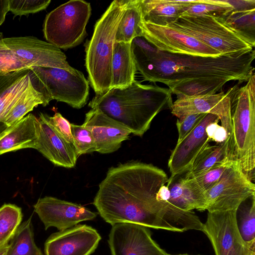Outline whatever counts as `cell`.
Listing matches in <instances>:
<instances>
[{"mask_svg":"<svg viewBox=\"0 0 255 255\" xmlns=\"http://www.w3.org/2000/svg\"><path fill=\"white\" fill-rule=\"evenodd\" d=\"M229 138L214 145L209 144L198 154L185 177L192 178L209 170L216 165L227 162Z\"/></svg>","mask_w":255,"mask_h":255,"instance_id":"cell-26","label":"cell"},{"mask_svg":"<svg viewBox=\"0 0 255 255\" xmlns=\"http://www.w3.org/2000/svg\"><path fill=\"white\" fill-rule=\"evenodd\" d=\"M141 0H128L117 30L116 42L131 43L135 38L141 37Z\"/></svg>","mask_w":255,"mask_h":255,"instance_id":"cell-27","label":"cell"},{"mask_svg":"<svg viewBox=\"0 0 255 255\" xmlns=\"http://www.w3.org/2000/svg\"><path fill=\"white\" fill-rule=\"evenodd\" d=\"M22 219L21 209L16 205L4 204L0 208V246L10 241Z\"/></svg>","mask_w":255,"mask_h":255,"instance_id":"cell-32","label":"cell"},{"mask_svg":"<svg viewBox=\"0 0 255 255\" xmlns=\"http://www.w3.org/2000/svg\"><path fill=\"white\" fill-rule=\"evenodd\" d=\"M236 221L243 240L255 248V195L239 206L236 210Z\"/></svg>","mask_w":255,"mask_h":255,"instance_id":"cell-31","label":"cell"},{"mask_svg":"<svg viewBox=\"0 0 255 255\" xmlns=\"http://www.w3.org/2000/svg\"><path fill=\"white\" fill-rule=\"evenodd\" d=\"M131 43L115 42L112 61L111 89H124L135 81L136 72Z\"/></svg>","mask_w":255,"mask_h":255,"instance_id":"cell-23","label":"cell"},{"mask_svg":"<svg viewBox=\"0 0 255 255\" xmlns=\"http://www.w3.org/2000/svg\"><path fill=\"white\" fill-rule=\"evenodd\" d=\"M9 242H6L0 246V255H6L9 247Z\"/></svg>","mask_w":255,"mask_h":255,"instance_id":"cell-42","label":"cell"},{"mask_svg":"<svg viewBox=\"0 0 255 255\" xmlns=\"http://www.w3.org/2000/svg\"><path fill=\"white\" fill-rule=\"evenodd\" d=\"M181 15H209L220 18L233 9L227 0H180Z\"/></svg>","mask_w":255,"mask_h":255,"instance_id":"cell-30","label":"cell"},{"mask_svg":"<svg viewBox=\"0 0 255 255\" xmlns=\"http://www.w3.org/2000/svg\"><path fill=\"white\" fill-rule=\"evenodd\" d=\"M218 122L212 123L206 128V133L210 139L217 143L224 141L228 135L226 129L218 124Z\"/></svg>","mask_w":255,"mask_h":255,"instance_id":"cell-39","label":"cell"},{"mask_svg":"<svg viewBox=\"0 0 255 255\" xmlns=\"http://www.w3.org/2000/svg\"><path fill=\"white\" fill-rule=\"evenodd\" d=\"M167 183L170 191V197L167 202L184 211L206 210L205 194L197 188L189 178L184 177L176 180L174 177L168 180Z\"/></svg>","mask_w":255,"mask_h":255,"instance_id":"cell-22","label":"cell"},{"mask_svg":"<svg viewBox=\"0 0 255 255\" xmlns=\"http://www.w3.org/2000/svg\"><path fill=\"white\" fill-rule=\"evenodd\" d=\"M141 37L158 51L173 54L216 57L221 55L194 37L173 28L142 21L139 24Z\"/></svg>","mask_w":255,"mask_h":255,"instance_id":"cell-11","label":"cell"},{"mask_svg":"<svg viewBox=\"0 0 255 255\" xmlns=\"http://www.w3.org/2000/svg\"><path fill=\"white\" fill-rule=\"evenodd\" d=\"M255 195V185L231 162L218 183L205 194L208 212L237 210L242 203Z\"/></svg>","mask_w":255,"mask_h":255,"instance_id":"cell-9","label":"cell"},{"mask_svg":"<svg viewBox=\"0 0 255 255\" xmlns=\"http://www.w3.org/2000/svg\"><path fill=\"white\" fill-rule=\"evenodd\" d=\"M101 237L97 230L86 224H78L51 234L44 244L45 255H91Z\"/></svg>","mask_w":255,"mask_h":255,"instance_id":"cell-16","label":"cell"},{"mask_svg":"<svg viewBox=\"0 0 255 255\" xmlns=\"http://www.w3.org/2000/svg\"><path fill=\"white\" fill-rule=\"evenodd\" d=\"M128 0L113 1L96 22L86 45L85 66L96 95L111 89L112 61L117 30Z\"/></svg>","mask_w":255,"mask_h":255,"instance_id":"cell-5","label":"cell"},{"mask_svg":"<svg viewBox=\"0 0 255 255\" xmlns=\"http://www.w3.org/2000/svg\"><path fill=\"white\" fill-rule=\"evenodd\" d=\"M232 132L227 160L234 163L251 180L255 168V75L231 97Z\"/></svg>","mask_w":255,"mask_h":255,"instance_id":"cell-4","label":"cell"},{"mask_svg":"<svg viewBox=\"0 0 255 255\" xmlns=\"http://www.w3.org/2000/svg\"><path fill=\"white\" fill-rule=\"evenodd\" d=\"M29 75L32 87L43 95L47 105L55 100L80 109L88 102L89 82L75 68L69 70L32 66L29 68Z\"/></svg>","mask_w":255,"mask_h":255,"instance_id":"cell-6","label":"cell"},{"mask_svg":"<svg viewBox=\"0 0 255 255\" xmlns=\"http://www.w3.org/2000/svg\"><path fill=\"white\" fill-rule=\"evenodd\" d=\"M73 144L78 157L96 151L95 139L91 132L82 125L71 124Z\"/></svg>","mask_w":255,"mask_h":255,"instance_id":"cell-33","label":"cell"},{"mask_svg":"<svg viewBox=\"0 0 255 255\" xmlns=\"http://www.w3.org/2000/svg\"><path fill=\"white\" fill-rule=\"evenodd\" d=\"M3 39V33L0 31V73L6 74L29 69L6 45Z\"/></svg>","mask_w":255,"mask_h":255,"instance_id":"cell-35","label":"cell"},{"mask_svg":"<svg viewBox=\"0 0 255 255\" xmlns=\"http://www.w3.org/2000/svg\"><path fill=\"white\" fill-rule=\"evenodd\" d=\"M82 125L92 134L96 151L102 154L118 150L131 133L127 127L109 117L98 108H92L86 114Z\"/></svg>","mask_w":255,"mask_h":255,"instance_id":"cell-18","label":"cell"},{"mask_svg":"<svg viewBox=\"0 0 255 255\" xmlns=\"http://www.w3.org/2000/svg\"><path fill=\"white\" fill-rule=\"evenodd\" d=\"M39 132L36 149L57 166L73 168L78 155L74 145L68 143L45 120L42 113L39 115Z\"/></svg>","mask_w":255,"mask_h":255,"instance_id":"cell-19","label":"cell"},{"mask_svg":"<svg viewBox=\"0 0 255 255\" xmlns=\"http://www.w3.org/2000/svg\"><path fill=\"white\" fill-rule=\"evenodd\" d=\"M172 93L157 85H143L134 81L124 89L112 88L95 95L88 106L98 108L106 115L127 127L131 133L142 136L155 116L171 110Z\"/></svg>","mask_w":255,"mask_h":255,"instance_id":"cell-3","label":"cell"},{"mask_svg":"<svg viewBox=\"0 0 255 255\" xmlns=\"http://www.w3.org/2000/svg\"><path fill=\"white\" fill-rule=\"evenodd\" d=\"M206 114H193L177 119L176 123L178 133L177 143L183 140L198 125Z\"/></svg>","mask_w":255,"mask_h":255,"instance_id":"cell-38","label":"cell"},{"mask_svg":"<svg viewBox=\"0 0 255 255\" xmlns=\"http://www.w3.org/2000/svg\"><path fill=\"white\" fill-rule=\"evenodd\" d=\"M142 21L166 26L181 15L182 8L177 0H141Z\"/></svg>","mask_w":255,"mask_h":255,"instance_id":"cell-24","label":"cell"},{"mask_svg":"<svg viewBox=\"0 0 255 255\" xmlns=\"http://www.w3.org/2000/svg\"><path fill=\"white\" fill-rule=\"evenodd\" d=\"M6 45L28 68L32 66L59 68L69 70L71 67L60 49L33 36L4 38Z\"/></svg>","mask_w":255,"mask_h":255,"instance_id":"cell-12","label":"cell"},{"mask_svg":"<svg viewBox=\"0 0 255 255\" xmlns=\"http://www.w3.org/2000/svg\"><path fill=\"white\" fill-rule=\"evenodd\" d=\"M9 11V0H0V26L3 23Z\"/></svg>","mask_w":255,"mask_h":255,"instance_id":"cell-41","label":"cell"},{"mask_svg":"<svg viewBox=\"0 0 255 255\" xmlns=\"http://www.w3.org/2000/svg\"><path fill=\"white\" fill-rule=\"evenodd\" d=\"M136 71L144 81L166 85L180 96L213 95L230 81H248L254 74L255 51L216 57L158 51L142 37L131 42Z\"/></svg>","mask_w":255,"mask_h":255,"instance_id":"cell-1","label":"cell"},{"mask_svg":"<svg viewBox=\"0 0 255 255\" xmlns=\"http://www.w3.org/2000/svg\"><path fill=\"white\" fill-rule=\"evenodd\" d=\"M203 233L215 255H255V248L242 238L236 221V210L208 212Z\"/></svg>","mask_w":255,"mask_h":255,"instance_id":"cell-10","label":"cell"},{"mask_svg":"<svg viewBox=\"0 0 255 255\" xmlns=\"http://www.w3.org/2000/svg\"><path fill=\"white\" fill-rule=\"evenodd\" d=\"M230 163L228 162L219 163L206 172L189 179L197 188L206 194L218 183Z\"/></svg>","mask_w":255,"mask_h":255,"instance_id":"cell-34","label":"cell"},{"mask_svg":"<svg viewBox=\"0 0 255 255\" xmlns=\"http://www.w3.org/2000/svg\"><path fill=\"white\" fill-rule=\"evenodd\" d=\"M29 69L0 73V139L12 128L4 123L10 109L31 86Z\"/></svg>","mask_w":255,"mask_h":255,"instance_id":"cell-20","label":"cell"},{"mask_svg":"<svg viewBox=\"0 0 255 255\" xmlns=\"http://www.w3.org/2000/svg\"><path fill=\"white\" fill-rule=\"evenodd\" d=\"M38 132V119L32 114H28L0 139V155L24 148L35 149Z\"/></svg>","mask_w":255,"mask_h":255,"instance_id":"cell-21","label":"cell"},{"mask_svg":"<svg viewBox=\"0 0 255 255\" xmlns=\"http://www.w3.org/2000/svg\"><path fill=\"white\" fill-rule=\"evenodd\" d=\"M168 26L194 37L221 55L246 52L254 49L218 17L181 15Z\"/></svg>","mask_w":255,"mask_h":255,"instance_id":"cell-8","label":"cell"},{"mask_svg":"<svg viewBox=\"0 0 255 255\" xmlns=\"http://www.w3.org/2000/svg\"><path fill=\"white\" fill-rule=\"evenodd\" d=\"M234 89V88H231L226 93L222 91L213 95L177 97L173 102L171 113L179 120L193 114L215 115L229 137L232 132L231 97Z\"/></svg>","mask_w":255,"mask_h":255,"instance_id":"cell-14","label":"cell"},{"mask_svg":"<svg viewBox=\"0 0 255 255\" xmlns=\"http://www.w3.org/2000/svg\"><path fill=\"white\" fill-rule=\"evenodd\" d=\"M112 255H169L152 239L149 228L121 223L112 226L108 239Z\"/></svg>","mask_w":255,"mask_h":255,"instance_id":"cell-13","label":"cell"},{"mask_svg":"<svg viewBox=\"0 0 255 255\" xmlns=\"http://www.w3.org/2000/svg\"><path fill=\"white\" fill-rule=\"evenodd\" d=\"M252 47L255 46V8L232 10L219 18Z\"/></svg>","mask_w":255,"mask_h":255,"instance_id":"cell-25","label":"cell"},{"mask_svg":"<svg viewBox=\"0 0 255 255\" xmlns=\"http://www.w3.org/2000/svg\"><path fill=\"white\" fill-rule=\"evenodd\" d=\"M31 218L18 227L9 242L6 255H43L34 240Z\"/></svg>","mask_w":255,"mask_h":255,"instance_id":"cell-29","label":"cell"},{"mask_svg":"<svg viewBox=\"0 0 255 255\" xmlns=\"http://www.w3.org/2000/svg\"><path fill=\"white\" fill-rule=\"evenodd\" d=\"M90 3L71 0L48 13L43 32L47 42L64 50L80 44L86 35V25L91 14Z\"/></svg>","mask_w":255,"mask_h":255,"instance_id":"cell-7","label":"cell"},{"mask_svg":"<svg viewBox=\"0 0 255 255\" xmlns=\"http://www.w3.org/2000/svg\"><path fill=\"white\" fill-rule=\"evenodd\" d=\"M168 180L166 173L151 164H121L109 168L93 203L112 226L128 223L176 232L164 220L166 202L156 199L159 189Z\"/></svg>","mask_w":255,"mask_h":255,"instance_id":"cell-2","label":"cell"},{"mask_svg":"<svg viewBox=\"0 0 255 255\" xmlns=\"http://www.w3.org/2000/svg\"><path fill=\"white\" fill-rule=\"evenodd\" d=\"M50 0H9V11L14 16L34 13L46 9Z\"/></svg>","mask_w":255,"mask_h":255,"instance_id":"cell-36","label":"cell"},{"mask_svg":"<svg viewBox=\"0 0 255 255\" xmlns=\"http://www.w3.org/2000/svg\"><path fill=\"white\" fill-rule=\"evenodd\" d=\"M187 255V254H181V255Z\"/></svg>","mask_w":255,"mask_h":255,"instance_id":"cell-43","label":"cell"},{"mask_svg":"<svg viewBox=\"0 0 255 255\" xmlns=\"http://www.w3.org/2000/svg\"><path fill=\"white\" fill-rule=\"evenodd\" d=\"M170 197V191L166 185L162 186L159 189L156 195L157 200L161 202H167Z\"/></svg>","mask_w":255,"mask_h":255,"instance_id":"cell-40","label":"cell"},{"mask_svg":"<svg viewBox=\"0 0 255 255\" xmlns=\"http://www.w3.org/2000/svg\"><path fill=\"white\" fill-rule=\"evenodd\" d=\"M39 105L47 106L43 95L31 85L10 109L4 119V124L8 127L13 128L25 115Z\"/></svg>","mask_w":255,"mask_h":255,"instance_id":"cell-28","label":"cell"},{"mask_svg":"<svg viewBox=\"0 0 255 255\" xmlns=\"http://www.w3.org/2000/svg\"><path fill=\"white\" fill-rule=\"evenodd\" d=\"M33 207L45 230L53 227L63 231L81 222L93 220L98 215L80 204L51 196L39 198Z\"/></svg>","mask_w":255,"mask_h":255,"instance_id":"cell-15","label":"cell"},{"mask_svg":"<svg viewBox=\"0 0 255 255\" xmlns=\"http://www.w3.org/2000/svg\"><path fill=\"white\" fill-rule=\"evenodd\" d=\"M45 120L53 127L68 143L73 144V139L71 132V123L59 113L53 116L42 113Z\"/></svg>","mask_w":255,"mask_h":255,"instance_id":"cell-37","label":"cell"},{"mask_svg":"<svg viewBox=\"0 0 255 255\" xmlns=\"http://www.w3.org/2000/svg\"><path fill=\"white\" fill-rule=\"evenodd\" d=\"M217 116L206 114L198 125L171 151L168 162L171 173L168 180L186 172L190 168L196 157L210 140L206 133L207 126L219 122Z\"/></svg>","mask_w":255,"mask_h":255,"instance_id":"cell-17","label":"cell"}]
</instances>
